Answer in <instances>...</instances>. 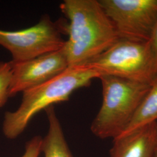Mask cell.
Wrapping results in <instances>:
<instances>
[{
    "mask_svg": "<svg viewBox=\"0 0 157 157\" xmlns=\"http://www.w3.org/2000/svg\"><path fill=\"white\" fill-rule=\"evenodd\" d=\"M59 8L68 21L61 25L68 36L63 50L69 67L84 66L119 39L98 1L65 0Z\"/></svg>",
    "mask_w": 157,
    "mask_h": 157,
    "instance_id": "6da1fadb",
    "label": "cell"
},
{
    "mask_svg": "<svg viewBox=\"0 0 157 157\" xmlns=\"http://www.w3.org/2000/svg\"><path fill=\"white\" fill-rule=\"evenodd\" d=\"M119 39L147 43L157 22V0H99Z\"/></svg>",
    "mask_w": 157,
    "mask_h": 157,
    "instance_id": "8992f818",
    "label": "cell"
},
{
    "mask_svg": "<svg viewBox=\"0 0 157 157\" xmlns=\"http://www.w3.org/2000/svg\"><path fill=\"white\" fill-rule=\"evenodd\" d=\"M62 34L61 21L54 22L45 15L29 28L16 31L0 29V45L10 51L12 63L25 62L61 50L66 41Z\"/></svg>",
    "mask_w": 157,
    "mask_h": 157,
    "instance_id": "5b68a950",
    "label": "cell"
},
{
    "mask_svg": "<svg viewBox=\"0 0 157 157\" xmlns=\"http://www.w3.org/2000/svg\"><path fill=\"white\" fill-rule=\"evenodd\" d=\"M12 65L10 97L50 80L69 67L63 48L25 62L12 63Z\"/></svg>",
    "mask_w": 157,
    "mask_h": 157,
    "instance_id": "52a82bcc",
    "label": "cell"
},
{
    "mask_svg": "<svg viewBox=\"0 0 157 157\" xmlns=\"http://www.w3.org/2000/svg\"><path fill=\"white\" fill-rule=\"evenodd\" d=\"M13 65L10 62H0V108L3 107L10 97Z\"/></svg>",
    "mask_w": 157,
    "mask_h": 157,
    "instance_id": "8fae6325",
    "label": "cell"
},
{
    "mask_svg": "<svg viewBox=\"0 0 157 157\" xmlns=\"http://www.w3.org/2000/svg\"><path fill=\"white\" fill-rule=\"evenodd\" d=\"M152 55L157 62V22L154 29L151 37L148 42Z\"/></svg>",
    "mask_w": 157,
    "mask_h": 157,
    "instance_id": "4fadbf2b",
    "label": "cell"
},
{
    "mask_svg": "<svg viewBox=\"0 0 157 157\" xmlns=\"http://www.w3.org/2000/svg\"><path fill=\"white\" fill-rule=\"evenodd\" d=\"M45 110L49 127L47 134L42 139L41 151L44 152L45 157H73L68 148L54 105L48 107Z\"/></svg>",
    "mask_w": 157,
    "mask_h": 157,
    "instance_id": "9c48e42d",
    "label": "cell"
},
{
    "mask_svg": "<svg viewBox=\"0 0 157 157\" xmlns=\"http://www.w3.org/2000/svg\"><path fill=\"white\" fill-rule=\"evenodd\" d=\"M157 149V122L113 139L111 157H153Z\"/></svg>",
    "mask_w": 157,
    "mask_h": 157,
    "instance_id": "ba28073f",
    "label": "cell"
},
{
    "mask_svg": "<svg viewBox=\"0 0 157 157\" xmlns=\"http://www.w3.org/2000/svg\"><path fill=\"white\" fill-rule=\"evenodd\" d=\"M102 102L91 125L100 139L118 137L126 128L150 90L151 84L101 75Z\"/></svg>",
    "mask_w": 157,
    "mask_h": 157,
    "instance_id": "3957f363",
    "label": "cell"
},
{
    "mask_svg": "<svg viewBox=\"0 0 157 157\" xmlns=\"http://www.w3.org/2000/svg\"><path fill=\"white\" fill-rule=\"evenodd\" d=\"M157 157V150H156V151L155 152V154H154V157Z\"/></svg>",
    "mask_w": 157,
    "mask_h": 157,
    "instance_id": "5bb4252c",
    "label": "cell"
},
{
    "mask_svg": "<svg viewBox=\"0 0 157 157\" xmlns=\"http://www.w3.org/2000/svg\"><path fill=\"white\" fill-rule=\"evenodd\" d=\"M85 67L107 75L152 84L157 78V62L148 43L119 39Z\"/></svg>",
    "mask_w": 157,
    "mask_h": 157,
    "instance_id": "277c9868",
    "label": "cell"
},
{
    "mask_svg": "<svg viewBox=\"0 0 157 157\" xmlns=\"http://www.w3.org/2000/svg\"><path fill=\"white\" fill-rule=\"evenodd\" d=\"M42 139L40 136H35L27 143L25 152L22 157H38L41 151Z\"/></svg>",
    "mask_w": 157,
    "mask_h": 157,
    "instance_id": "7c38bea8",
    "label": "cell"
},
{
    "mask_svg": "<svg viewBox=\"0 0 157 157\" xmlns=\"http://www.w3.org/2000/svg\"><path fill=\"white\" fill-rule=\"evenodd\" d=\"M100 76V73L85 66L69 67L56 78L23 91L19 108L5 114L4 135L10 139L17 138L38 112L56 103L67 101L74 91L89 86L94 78Z\"/></svg>",
    "mask_w": 157,
    "mask_h": 157,
    "instance_id": "7a4b0ae2",
    "label": "cell"
},
{
    "mask_svg": "<svg viewBox=\"0 0 157 157\" xmlns=\"http://www.w3.org/2000/svg\"><path fill=\"white\" fill-rule=\"evenodd\" d=\"M152 122H157V78L151 84L150 90L131 122L118 137L128 135L135 130Z\"/></svg>",
    "mask_w": 157,
    "mask_h": 157,
    "instance_id": "30bf717a",
    "label": "cell"
}]
</instances>
